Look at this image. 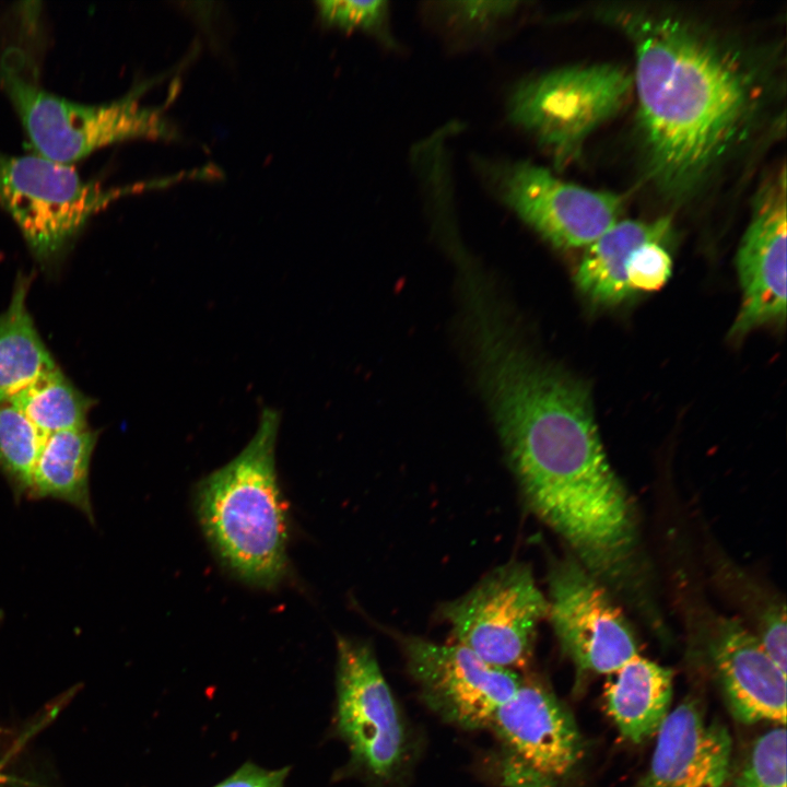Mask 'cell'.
Instances as JSON below:
<instances>
[{"instance_id":"cell-1","label":"cell","mask_w":787,"mask_h":787,"mask_svg":"<svg viewBox=\"0 0 787 787\" xmlns=\"http://www.w3.org/2000/svg\"><path fill=\"white\" fill-rule=\"evenodd\" d=\"M608 17L634 48L647 175L665 196L688 197L750 133L761 78L742 51L682 16L622 9Z\"/></svg>"},{"instance_id":"cell-2","label":"cell","mask_w":787,"mask_h":787,"mask_svg":"<svg viewBox=\"0 0 787 787\" xmlns=\"http://www.w3.org/2000/svg\"><path fill=\"white\" fill-rule=\"evenodd\" d=\"M592 411L589 392H576L503 446L527 506L592 576L622 591L637 577L636 515Z\"/></svg>"},{"instance_id":"cell-3","label":"cell","mask_w":787,"mask_h":787,"mask_svg":"<svg viewBox=\"0 0 787 787\" xmlns=\"http://www.w3.org/2000/svg\"><path fill=\"white\" fill-rule=\"evenodd\" d=\"M280 422V412L265 407L249 443L195 492L200 526L221 562L261 588L278 586L289 572L287 509L275 470Z\"/></svg>"},{"instance_id":"cell-4","label":"cell","mask_w":787,"mask_h":787,"mask_svg":"<svg viewBox=\"0 0 787 787\" xmlns=\"http://www.w3.org/2000/svg\"><path fill=\"white\" fill-rule=\"evenodd\" d=\"M24 56L9 48L0 59V85L14 106L35 153L72 164L94 150L134 138L168 139L173 130L157 109L139 103L138 92L103 104L57 95L26 77Z\"/></svg>"},{"instance_id":"cell-5","label":"cell","mask_w":787,"mask_h":787,"mask_svg":"<svg viewBox=\"0 0 787 787\" xmlns=\"http://www.w3.org/2000/svg\"><path fill=\"white\" fill-rule=\"evenodd\" d=\"M633 89V73L616 64L561 67L517 83L508 95L506 115L563 164L621 110Z\"/></svg>"},{"instance_id":"cell-6","label":"cell","mask_w":787,"mask_h":787,"mask_svg":"<svg viewBox=\"0 0 787 787\" xmlns=\"http://www.w3.org/2000/svg\"><path fill=\"white\" fill-rule=\"evenodd\" d=\"M131 189H105L72 164L0 151V205L39 258L58 254L97 211Z\"/></svg>"},{"instance_id":"cell-7","label":"cell","mask_w":787,"mask_h":787,"mask_svg":"<svg viewBox=\"0 0 787 787\" xmlns=\"http://www.w3.org/2000/svg\"><path fill=\"white\" fill-rule=\"evenodd\" d=\"M337 728L352 763L378 786L391 784L409 754L400 707L369 645L337 639Z\"/></svg>"},{"instance_id":"cell-8","label":"cell","mask_w":787,"mask_h":787,"mask_svg":"<svg viewBox=\"0 0 787 787\" xmlns=\"http://www.w3.org/2000/svg\"><path fill=\"white\" fill-rule=\"evenodd\" d=\"M441 614L456 643L492 666L517 671L532 657L538 625L548 616V599L531 569L512 562L444 604Z\"/></svg>"},{"instance_id":"cell-9","label":"cell","mask_w":787,"mask_h":787,"mask_svg":"<svg viewBox=\"0 0 787 787\" xmlns=\"http://www.w3.org/2000/svg\"><path fill=\"white\" fill-rule=\"evenodd\" d=\"M480 174L491 192L557 248L587 247L619 220V195L591 190L529 161L483 160Z\"/></svg>"},{"instance_id":"cell-10","label":"cell","mask_w":787,"mask_h":787,"mask_svg":"<svg viewBox=\"0 0 787 787\" xmlns=\"http://www.w3.org/2000/svg\"><path fill=\"white\" fill-rule=\"evenodd\" d=\"M503 787H559L580 763L584 741L569 710L545 686L521 681L493 715Z\"/></svg>"},{"instance_id":"cell-11","label":"cell","mask_w":787,"mask_h":787,"mask_svg":"<svg viewBox=\"0 0 787 787\" xmlns=\"http://www.w3.org/2000/svg\"><path fill=\"white\" fill-rule=\"evenodd\" d=\"M548 584V616L579 672L610 674L637 655L633 631L608 588L575 556L554 561Z\"/></svg>"},{"instance_id":"cell-12","label":"cell","mask_w":787,"mask_h":787,"mask_svg":"<svg viewBox=\"0 0 787 787\" xmlns=\"http://www.w3.org/2000/svg\"><path fill=\"white\" fill-rule=\"evenodd\" d=\"M400 645L423 703L461 729H488L522 681L517 671L492 666L458 643L403 636Z\"/></svg>"},{"instance_id":"cell-13","label":"cell","mask_w":787,"mask_h":787,"mask_svg":"<svg viewBox=\"0 0 787 787\" xmlns=\"http://www.w3.org/2000/svg\"><path fill=\"white\" fill-rule=\"evenodd\" d=\"M786 177L785 169L757 193L751 221L737 251L742 290L731 336H743L786 317Z\"/></svg>"},{"instance_id":"cell-14","label":"cell","mask_w":787,"mask_h":787,"mask_svg":"<svg viewBox=\"0 0 787 787\" xmlns=\"http://www.w3.org/2000/svg\"><path fill=\"white\" fill-rule=\"evenodd\" d=\"M649 765L636 787H727L732 740L718 720H707L695 698L670 710Z\"/></svg>"},{"instance_id":"cell-15","label":"cell","mask_w":787,"mask_h":787,"mask_svg":"<svg viewBox=\"0 0 787 787\" xmlns=\"http://www.w3.org/2000/svg\"><path fill=\"white\" fill-rule=\"evenodd\" d=\"M710 658L726 705L745 725L786 724V673L770 658L756 635L737 619L717 622Z\"/></svg>"},{"instance_id":"cell-16","label":"cell","mask_w":787,"mask_h":787,"mask_svg":"<svg viewBox=\"0 0 787 787\" xmlns=\"http://www.w3.org/2000/svg\"><path fill=\"white\" fill-rule=\"evenodd\" d=\"M608 676L606 709L620 735L636 744L656 735L670 712L672 671L636 655Z\"/></svg>"},{"instance_id":"cell-17","label":"cell","mask_w":787,"mask_h":787,"mask_svg":"<svg viewBox=\"0 0 787 787\" xmlns=\"http://www.w3.org/2000/svg\"><path fill=\"white\" fill-rule=\"evenodd\" d=\"M671 221H618L586 247L575 274L577 287L594 303L616 305L635 293L629 285L626 268L634 250L649 242L665 243Z\"/></svg>"},{"instance_id":"cell-18","label":"cell","mask_w":787,"mask_h":787,"mask_svg":"<svg viewBox=\"0 0 787 787\" xmlns=\"http://www.w3.org/2000/svg\"><path fill=\"white\" fill-rule=\"evenodd\" d=\"M97 438V432L89 427L46 435L34 467L28 497L64 502L94 525L90 468Z\"/></svg>"},{"instance_id":"cell-19","label":"cell","mask_w":787,"mask_h":787,"mask_svg":"<svg viewBox=\"0 0 787 787\" xmlns=\"http://www.w3.org/2000/svg\"><path fill=\"white\" fill-rule=\"evenodd\" d=\"M28 280L20 279L9 307L0 315V402L10 401L57 365L26 307Z\"/></svg>"},{"instance_id":"cell-20","label":"cell","mask_w":787,"mask_h":787,"mask_svg":"<svg viewBox=\"0 0 787 787\" xmlns=\"http://www.w3.org/2000/svg\"><path fill=\"white\" fill-rule=\"evenodd\" d=\"M10 402L44 435L87 427L94 403L57 366L38 376Z\"/></svg>"},{"instance_id":"cell-21","label":"cell","mask_w":787,"mask_h":787,"mask_svg":"<svg viewBox=\"0 0 787 787\" xmlns=\"http://www.w3.org/2000/svg\"><path fill=\"white\" fill-rule=\"evenodd\" d=\"M45 437L13 403L0 402V474L16 501L28 497Z\"/></svg>"},{"instance_id":"cell-22","label":"cell","mask_w":787,"mask_h":787,"mask_svg":"<svg viewBox=\"0 0 787 787\" xmlns=\"http://www.w3.org/2000/svg\"><path fill=\"white\" fill-rule=\"evenodd\" d=\"M316 5L326 26L345 32H362L385 45H395L387 1L322 0L317 1Z\"/></svg>"},{"instance_id":"cell-23","label":"cell","mask_w":787,"mask_h":787,"mask_svg":"<svg viewBox=\"0 0 787 787\" xmlns=\"http://www.w3.org/2000/svg\"><path fill=\"white\" fill-rule=\"evenodd\" d=\"M735 787H786V729L775 727L753 742Z\"/></svg>"},{"instance_id":"cell-24","label":"cell","mask_w":787,"mask_h":787,"mask_svg":"<svg viewBox=\"0 0 787 787\" xmlns=\"http://www.w3.org/2000/svg\"><path fill=\"white\" fill-rule=\"evenodd\" d=\"M438 17L453 31L467 35L484 34L513 17L518 1H449L436 3Z\"/></svg>"},{"instance_id":"cell-25","label":"cell","mask_w":787,"mask_h":787,"mask_svg":"<svg viewBox=\"0 0 787 787\" xmlns=\"http://www.w3.org/2000/svg\"><path fill=\"white\" fill-rule=\"evenodd\" d=\"M662 244L649 242L637 247L632 254L626 268V279L634 293L656 291L671 277L672 259Z\"/></svg>"},{"instance_id":"cell-26","label":"cell","mask_w":787,"mask_h":787,"mask_svg":"<svg viewBox=\"0 0 787 787\" xmlns=\"http://www.w3.org/2000/svg\"><path fill=\"white\" fill-rule=\"evenodd\" d=\"M763 649L783 672H787V626L784 606L768 607L755 634Z\"/></svg>"},{"instance_id":"cell-27","label":"cell","mask_w":787,"mask_h":787,"mask_svg":"<svg viewBox=\"0 0 787 787\" xmlns=\"http://www.w3.org/2000/svg\"><path fill=\"white\" fill-rule=\"evenodd\" d=\"M289 768L266 770L250 762L214 787H284Z\"/></svg>"},{"instance_id":"cell-28","label":"cell","mask_w":787,"mask_h":787,"mask_svg":"<svg viewBox=\"0 0 787 787\" xmlns=\"http://www.w3.org/2000/svg\"><path fill=\"white\" fill-rule=\"evenodd\" d=\"M0 787H3V786L0 785Z\"/></svg>"}]
</instances>
